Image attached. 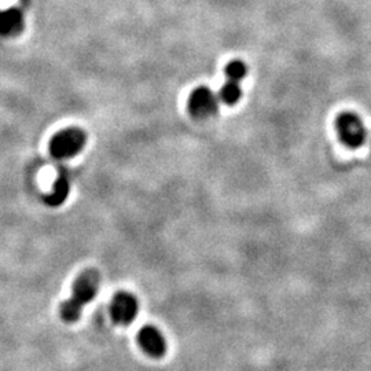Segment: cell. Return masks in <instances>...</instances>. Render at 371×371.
I'll return each instance as SVG.
<instances>
[{"label": "cell", "instance_id": "obj_1", "mask_svg": "<svg viewBox=\"0 0 371 371\" xmlns=\"http://www.w3.org/2000/svg\"><path fill=\"white\" fill-rule=\"evenodd\" d=\"M101 284V275L97 269H85L80 274L73 284L71 297L61 305L59 314L66 323H75L79 320L83 310L98 294Z\"/></svg>", "mask_w": 371, "mask_h": 371}, {"label": "cell", "instance_id": "obj_2", "mask_svg": "<svg viewBox=\"0 0 371 371\" xmlns=\"http://www.w3.org/2000/svg\"><path fill=\"white\" fill-rule=\"evenodd\" d=\"M87 136L79 128H66L56 133L50 142V153L54 159H66L78 156L84 149Z\"/></svg>", "mask_w": 371, "mask_h": 371}, {"label": "cell", "instance_id": "obj_3", "mask_svg": "<svg viewBox=\"0 0 371 371\" xmlns=\"http://www.w3.org/2000/svg\"><path fill=\"white\" fill-rule=\"evenodd\" d=\"M341 142L348 147H359L366 139V128L362 120L353 113H343L336 123Z\"/></svg>", "mask_w": 371, "mask_h": 371}, {"label": "cell", "instance_id": "obj_4", "mask_svg": "<svg viewBox=\"0 0 371 371\" xmlns=\"http://www.w3.org/2000/svg\"><path fill=\"white\" fill-rule=\"evenodd\" d=\"M139 312V303L136 297L128 292L114 294L110 303V317L116 324L128 326L131 324Z\"/></svg>", "mask_w": 371, "mask_h": 371}, {"label": "cell", "instance_id": "obj_5", "mask_svg": "<svg viewBox=\"0 0 371 371\" xmlns=\"http://www.w3.org/2000/svg\"><path fill=\"white\" fill-rule=\"evenodd\" d=\"M217 109L219 99L208 87H198L188 97V111L195 118L212 117Z\"/></svg>", "mask_w": 371, "mask_h": 371}, {"label": "cell", "instance_id": "obj_6", "mask_svg": "<svg viewBox=\"0 0 371 371\" xmlns=\"http://www.w3.org/2000/svg\"><path fill=\"white\" fill-rule=\"evenodd\" d=\"M138 343L140 348L152 358H162L166 352V341L157 327L143 326L138 333Z\"/></svg>", "mask_w": 371, "mask_h": 371}, {"label": "cell", "instance_id": "obj_7", "mask_svg": "<svg viewBox=\"0 0 371 371\" xmlns=\"http://www.w3.org/2000/svg\"><path fill=\"white\" fill-rule=\"evenodd\" d=\"M71 193V181L65 172H61L55 179L53 191L46 197V204L50 207L62 205Z\"/></svg>", "mask_w": 371, "mask_h": 371}, {"label": "cell", "instance_id": "obj_8", "mask_svg": "<svg viewBox=\"0 0 371 371\" xmlns=\"http://www.w3.org/2000/svg\"><path fill=\"white\" fill-rule=\"evenodd\" d=\"M23 27V17L18 10H7L0 13V32L1 33H14Z\"/></svg>", "mask_w": 371, "mask_h": 371}, {"label": "cell", "instance_id": "obj_9", "mask_svg": "<svg viewBox=\"0 0 371 371\" xmlns=\"http://www.w3.org/2000/svg\"><path fill=\"white\" fill-rule=\"evenodd\" d=\"M242 95L241 87L236 81L226 83L220 90V101H223L226 105H236Z\"/></svg>", "mask_w": 371, "mask_h": 371}, {"label": "cell", "instance_id": "obj_10", "mask_svg": "<svg viewBox=\"0 0 371 371\" xmlns=\"http://www.w3.org/2000/svg\"><path fill=\"white\" fill-rule=\"evenodd\" d=\"M246 73H248V68L241 61H231L226 68V75L229 76L230 81L238 83L246 76Z\"/></svg>", "mask_w": 371, "mask_h": 371}]
</instances>
